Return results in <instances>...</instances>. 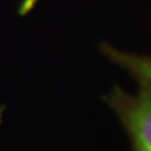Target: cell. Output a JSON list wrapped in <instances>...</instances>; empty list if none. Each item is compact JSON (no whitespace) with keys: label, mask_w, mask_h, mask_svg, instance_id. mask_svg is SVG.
<instances>
[{"label":"cell","mask_w":151,"mask_h":151,"mask_svg":"<svg viewBox=\"0 0 151 151\" xmlns=\"http://www.w3.org/2000/svg\"><path fill=\"white\" fill-rule=\"evenodd\" d=\"M139 84L137 95L116 85L106 102L127 131L133 151H151V81Z\"/></svg>","instance_id":"1"},{"label":"cell","mask_w":151,"mask_h":151,"mask_svg":"<svg viewBox=\"0 0 151 151\" xmlns=\"http://www.w3.org/2000/svg\"><path fill=\"white\" fill-rule=\"evenodd\" d=\"M101 52L114 64L124 68L138 83L151 81V56L124 53L106 43L101 45Z\"/></svg>","instance_id":"2"}]
</instances>
